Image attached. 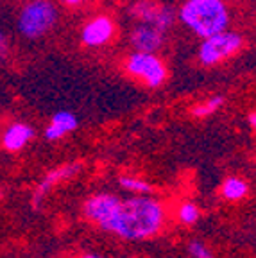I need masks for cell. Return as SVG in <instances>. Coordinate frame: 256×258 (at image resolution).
Segmentation results:
<instances>
[{
    "instance_id": "cell-1",
    "label": "cell",
    "mask_w": 256,
    "mask_h": 258,
    "mask_svg": "<svg viewBox=\"0 0 256 258\" xmlns=\"http://www.w3.org/2000/svg\"><path fill=\"white\" fill-rule=\"evenodd\" d=\"M167 222L163 203L151 196L136 194L129 199H120L113 215L100 230L125 240H145L158 235Z\"/></svg>"
},
{
    "instance_id": "cell-2",
    "label": "cell",
    "mask_w": 256,
    "mask_h": 258,
    "mask_svg": "<svg viewBox=\"0 0 256 258\" xmlns=\"http://www.w3.org/2000/svg\"><path fill=\"white\" fill-rule=\"evenodd\" d=\"M179 20L197 36L208 38L226 31L229 13L224 0H186L179 9Z\"/></svg>"
},
{
    "instance_id": "cell-3",
    "label": "cell",
    "mask_w": 256,
    "mask_h": 258,
    "mask_svg": "<svg viewBox=\"0 0 256 258\" xmlns=\"http://www.w3.org/2000/svg\"><path fill=\"white\" fill-rule=\"evenodd\" d=\"M57 22V9L52 0H31L20 9L16 27L27 40H38L52 31Z\"/></svg>"
},
{
    "instance_id": "cell-4",
    "label": "cell",
    "mask_w": 256,
    "mask_h": 258,
    "mask_svg": "<svg viewBox=\"0 0 256 258\" xmlns=\"http://www.w3.org/2000/svg\"><path fill=\"white\" fill-rule=\"evenodd\" d=\"M242 47V36L233 31H220L208 38H203L199 47V61L206 67H212L233 54Z\"/></svg>"
},
{
    "instance_id": "cell-5",
    "label": "cell",
    "mask_w": 256,
    "mask_h": 258,
    "mask_svg": "<svg viewBox=\"0 0 256 258\" xmlns=\"http://www.w3.org/2000/svg\"><path fill=\"white\" fill-rule=\"evenodd\" d=\"M125 69L131 76L142 79L151 88H158L167 79V67L154 52H140L136 50L125 61Z\"/></svg>"
},
{
    "instance_id": "cell-6",
    "label": "cell",
    "mask_w": 256,
    "mask_h": 258,
    "mask_svg": "<svg viewBox=\"0 0 256 258\" xmlns=\"http://www.w3.org/2000/svg\"><path fill=\"white\" fill-rule=\"evenodd\" d=\"M129 11L142 24H151L163 32L172 27L176 20V11L170 6H163L156 0H135Z\"/></svg>"
},
{
    "instance_id": "cell-7",
    "label": "cell",
    "mask_w": 256,
    "mask_h": 258,
    "mask_svg": "<svg viewBox=\"0 0 256 258\" xmlns=\"http://www.w3.org/2000/svg\"><path fill=\"white\" fill-rule=\"evenodd\" d=\"M118 201H120V198L115 196V194H109V192L93 194V196H90L84 201L83 206L84 217L88 219L90 222H93V224H97L99 228H102L108 222V219L113 215Z\"/></svg>"
},
{
    "instance_id": "cell-8",
    "label": "cell",
    "mask_w": 256,
    "mask_h": 258,
    "mask_svg": "<svg viewBox=\"0 0 256 258\" xmlns=\"http://www.w3.org/2000/svg\"><path fill=\"white\" fill-rule=\"evenodd\" d=\"M79 170H81L79 163H67V165H61V167H57V169L45 174L43 179L38 183L36 190L32 192V198H31L32 206L38 208V206L43 203V199L50 194V190H52L54 186L67 181V179H70V177H74Z\"/></svg>"
},
{
    "instance_id": "cell-9",
    "label": "cell",
    "mask_w": 256,
    "mask_h": 258,
    "mask_svg": "<svg viewBox=\"0 0 256 258\" xmlns=\"http://www.w3.org/2000/svg\"><path fill=\"white\" fill-rule=\"evenodd\" d=\"M115 34V24L109 16L100 15L95 16L88 24H84L81 31V41L86 47H102L106 45Z\"/></svg>"
},
{
    "instance_id": "cell-10",
    "label": "cell",
    "mask_w": 256,
    "mask_h": 258,
    "mask_svg": "<svg viewBox=\"0 0 256 258\" xmlns=\"http://www.w3.org/2000/svg\"><path fill=\"white\" fill-rule=\"evenodd\" d=\"M131 43L140 52H156L165 43V32L151 24H140L131 32Z\"/></svg>"
},
{
    "instance_id": "cell-11",
    "label": "cell",
    "mask_w": 256,
    "mask_h": 258,
    "mask_svg": "<svg viewBox=\"0 0 256 258\" xmlns=\"http://www.w3.org/2000/svg\"><path fill=\"white\" fill-rule=\"evenodd\" d=\"M34 138V127L25 122H13L2 133V147L9 153H18Z\"/></svg>"
},
{
    "instance_id": "cell-12",
    "label": "cell",
    "mask_w": 256,
    "mask_h": 258,
    "mask_svg": "<svg viewBox=\"0 0 256 258\" xmlns=\"http://www.w3.org/2000/svg\"><path fill=\"white\" fill-rule=\"evenodd\" d=\"M79 125V118L70 111H57L54 113V117L50 118L48 125L45 127V138L48 142H56L59 138L67 137L68 133L76 131Z\"/></svg>"
},
{
    "instance_id": "cell-13",
    "label": "cell",
    "mask_w": 256,
    "mask_h": 258,
    "mask_svg": "<svg viewBox=\"0 0 256 258\" xmlns=\"http://www.w3.org/2000/svg\"><path fill=\"white\" fill-rule=\"evenodd\" d=\"M247 192H249L247 181H244L242 177H236V176H229L222 183V186H220V196L229 203L242 201L247 196Z\"/></svg>"
},
{
    "instance_id": "cell-14",
    "label": "cell",
    "mask_w": 256,
    "mask_h": 258,
    "mask_svg": "<svg viewBox=\"0 0 256 258\" xmlns=\"http://www.w3.org/2000/svg\"><path fill=\"white\" fill-rule=\"evenodd\" d=\"M118 185L124 190H129L133 194H140V196H151L154 192L151 183H147L145 179H140V177L135 176H122L118 179Z\"/></svg>"
},
{
    "instance_id": "cell-15",
    "label": "cell",
    "mask_w": 256,
    "mask_h": 258,
    "mask_svg": "<svg viewBox=\"0 0 256 258\" xmlns=\"http://www.w3.org/2000/svg\"><path fill=\"white\" fill-rule=\"evenodd\" d=\"M176 217H177V221H179L181 224L192 226V224H196V222L199 221L201 210H199V206H197L196 203L184 201V203H181V206L177 208Z\"/></svg>"
},
{
    "instance_id": "cell-16",
    "label": "cell",
    "mask_w": 256,
    "mask_h": 258,
    "mask_svg": "<svg viewBox=\"0 0 256 258\" xmlns=\"http://www.w3.org/2000/svg\"><path fill=\"white\" fill-rule=\"evenodd\" d=\"M222 104H224V97L215 95V97H212V99H208L206 102H203V104H197L196 108L192 109V115H194V117H197V118L210 117V115H212V113H215Z\"/></svg>"
},
{
    "instance_id": "cell-17",
    "label": "cell",
    "mask_w": 256,
    "mask_h": 258,
    "mask_svg": "<svg viewBox=\"0 0 256 258\" xmlns=\"http://www.w3.org/2000/svg\"><path fill=\"white\" fill-rule=\"evenodd\" d=\"M188 253L192 258H215L213 253L208 249V246L201 240H192L188 244Z\"/></svg>"
},
{
    "instance_id": "cell-18",
    "label": "cell",
    "mask_w": 256,
    "mask_h": 258,
    "mask_svg": "<svg viewBox=\"0 0 256 258\" xmlns=\"http://www.w3.org/2000/svg\"><path fill=\"white\" fill-rule=\"evenodd\" d=\"M8 36L4 34V31L0 29V56H4L6 52H8Z\"/></svg>"
},
{
    "instance_id": "cell-19",
    "label": "cell",
    "mask_w": 256,
    "mask_h": 258,
    "mask_svg": "<svg viewBox=\"0 0 256 258\" xmlns=\"http://www.w3.org/2000/svg\"><path fill=\"white\" fill-rule=\"evenodd\" d=\"M65 6H79L83 4V2H90V0H61Z\"/></svg>"
},
{
    "instance_id": "cell-20",
    "label": "cell",
    "mask_w": 256,
    "mask_h": 258,
    "mask_svg": "<svg viewBox=\"0 0 256 258\" xmlns=\"http://www.w3.org/2000/svg\"><path fill=\"white\" fill-rule=\"evenodd\" d=\"M77 258H106V256H100V254H93V253H86V254H81Z\"/></svg>"
},
{
    "instance_id": "cell-21",
    "label": "cell",
    "mask_w": 256,
    "mask_h": 258,
    "mask_svg": "<svg viewBox=\"0 0 256 258\" xmlns=\"http://www.w3.org/2000/svg\"><path fill=\"white\" fill-rule=\"evenodd\" d=\"M249 120H251V125H252V127H254V129H256V111H254V113H252L251 117H249Z\"/></svg>"
},
{
    "instance_id": "cell-22",
    "label": "cell",
    "mask_w": 256,
    "mask_h": 258,
    "mask_svg": "<svg viewBox=\"0 0 256 258\" xmlns=\"http://www.w3.org/2000/svg\"><path fill=\"white\" fill-rule=\"evenodd\" d=\"M2 196H4V192H0V198H2Z\"/></svg>"
}]
</instances>
